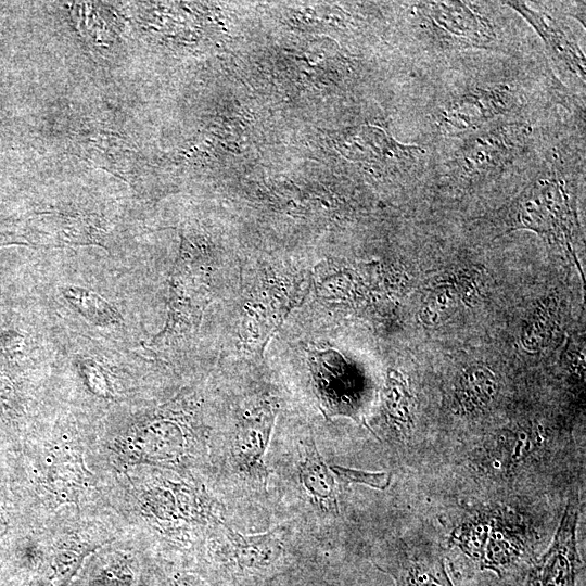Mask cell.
<instances>
[{
	"mask_svg": "<svg viewBox=\"0 0 586 586\" xmlns=\"http://www.w3.org/2000/svg\"><path fill=\"white\" fill-rule=\"evenodd\" d=\"M227 537L239 564L247 568H264L279 559L283 551L277 531L245 535L227 527Z\"/></svg>",
	"mask_w": 586,
	"mask_h": 586,
	"instance_id": "cell-10",
	"label": "cell"
},
{
	"mask_svg": "<svg viewBox=\"0 0 586 586\" xmlns=\"http://www.w3.org/2000/svg\"><path fill=\"white\" fill-rule=\"evenodd\" d=\"M84 559V552L64 550L58 553L51 562L47 576L48 586H65L74 576Z\"/></svg>",
	"mask_w": 586,
	"mask_h": 586,
	"instance_id": "cell-16",
	"label": "cell"
},
{
	"mask_svg": "<svg viewBox=\"0 0 586 586\" xmlns=\"http://www.w3.org/2000/svg\"><path fill=\"white\" fill-rule=\"evenodd\" d=\"M81 374L86 379L89 387L98 395L107 396L109 387L101 369L94 364H82Z\"/></svg>",
	"mask_w": 586,
	"mask_h": 586,
	"instance_id": "cell-18",
	"label": "cell"
},
{
	"mask_svg": "<svg viewBox=\"0 0 586 586\" xmlns=\"http://www.w3.org/2000/svg\"><path fill=\"white\" fill-rule=\"evenodd\" d=\"M431 34L458 47L485 48L496 39L491 22L461 1H426L416 7Z\"/></svg>",
	"mask_w": 586,
	"mask_h": 586,
	"instance_id": "cell-3",
	"label": "cell"
},
{
	"mask_svg": "<svg viewBox=\"0 0 586 586\" xmlns=\"http://www.w3.org/2000/svg\"><path fill=\"white\" fill-rule=\"evenodd\" d=\"M528 125L508 123L471 135L450 162V173L463 181H474L508 165L527 143Z\"/></svg>",
	"mask_w": 586,
	"mask_h": 586,
	"instance_id": "cell-1",
	"label": "cell"
},
{
	"mask_svg": "<svg viewBox=\"0 0 586 586\" xmlns=\"http://www.w3.org/2000/svg\"><path fill=\"white\" fill-rule=\"evenodd\" d=\"M329 468L333 475L345 485L359 483L375 489L384 491L390 486L392 480V473L384 471H364L345 468L339 464H331Z\"/></svg>",
	"mask_w": 586,
	"mask_h": 586,
	"instance_id": "cell-15",
	"label": "cell"
},
{
	"mask_svg": "<svg viewBox=\"0 0 586 586\" xmlns=\"http://www.w3.org/2000/svg\"><path fill=\"white\" fill-rule=\"evenodd\" d=\"M505 4L515 10L536 30L557 63L585 80V55L562 22L523 1H507Z\"/></svg>",
	"mask_w": 586,
	"mask_h": 586,
	"instance_id": "cell-6",
	"label": "cell"
},
{
	"mask_svg": "<svg viewBox=\"0 0 586 586\" xmlns=\"http://www.w3.org/2000/svg\"><path fill=\"white\" fill-rule=\"evenodd\" d=\"M577 509L570 501L548 552L515 577L512 586H576L581 561L575 546Z\"/></svg>",
	"mask_w": 586,
	"mask_h": 586,
	"instance_id": "cell-4",
	"label": "cell"
},
{
	"mask_svg": "<svg viewBox=\"0 0 586 586\" xmlns=\"http://www.w3.org/2000/svg\"><path fill=\"white\" fill-rule=\"evenodd\" d=\"M385 408L390 419L404 430L412 425L411 397L403 378L390 371L385 387Z\"/></svg>",
	"mask_w": 586,
	"mask_h": 586,
	"instance_id": "cell-13",
	"label": "cell"
},
{
	"mask_svg": "<svg viewBox=\"0 0 586 586\" xmlns=\"http://www.w3.org/2000/svg\"><path fill=\"white\" fill-rule=\"evenodd\" d=\"M343 145L348 157L382 166L407 164L421 153L418 146L402 144L374 126H364L348 132Z\"/></svg>",
	"mask_w": 586,
	"mask_h": 586,
	"instance_id": "cell-8",
	"label": "cell"
},
{
	"mask_svg": "<svg viewBox=\"0 0 586 586\" xmlns=\"http://www.w3.org/2000/svg\"><path fill=\"white\" fill-rule=\"evenodd\" d=\"M300 463V481L313 500L322 509L337 513V498L334 475L321 457L313 440L303 447Z\"/></svg>",
	"mask_w": 586,
	"mask_h": 586,
	"instance_id": "cell-9",
	"label": "cell"
},
{
	"mask_svg": "<svg viewBox=\"0 0 586 586\" xmlns=\"http://www.w3.org/2000/svg\"><path fill=\"white\" fill-rule=\"evenodd\" d=\"M126 441L125 444L135 460L157 464L178 462L187 447V436L182 425L163 416L133 426Z\"/></svg>",
	"mask_w": 586,
	"mask_h": 586,
	"instance_id": "cell-5",
	"label": "cell"
},
{
	"mask_svg": "<svg viewBox=\"0 0 586 586\" xmlns=\"http://www.w3.org/2000/svg\"><path fill=\"white\" fill-rule=\"evenodd\" d=\"M497 391L494 373L482 366L467 368L459 379L458 394L467 409H475L488 404Z\"/></svg>",
	"mask_w": 586,
	"mask_h": 586,
	"instance_id": "cell-12",
	"label": "cell"
},
{
	"mask_svg": "<svg viewBox=\"0 0 586 586\" xmlns=\"http://www.w3.org/2000/svg\"><path fill=\"white\" fill-rule=\"evenodd\" d=\"M276 415V407L265 405L247 412L240 420L233 440L232 454L242 471L267 475L264 457Z\"/></svg>",
	"mask_w": 586,
	"mask_h": 586,
	"instance_id": "cell-7",
	"label": "cell"
},
{
	"mask_svg": "<svg viewBox=\"0 0 586 586\" xmlns=\"http://www.w3.org/2000/svg\"><path fill=\"white\" fill-rule=\"evenodd\" d=\"M459 296V292L451 285L436 286L422 301L420 321L430 327L441 323L456 309Z\"/></svg>",
	"mask_w": 586,
	"mask_h": 586,
	"instance_id": "cell-14",
	"label": "cell"
},
{
	"mask_svg": "<svg viewBox=\"0 0 586 586\" xmlns=\"http://www.w3.org/2000/svg\"><path fill=\"white\" fill-rule=\"evenodd\" d=\"M62 295L86 320L98 327L118 326L120 314L102 296L79 286H65Z\"/></svg>",
	"mask_w": 586,
	"mask_h": 586,
	"instance_id": "cell-11",
	"label": "cell"
},
{
	"mask_svg": "<svg viewBox=\"0 0 586 586\" xmlns=\"http://www.w3.org/2000/svg\"><path fill=\"white\" fill-rule=\"evenodd\" d=\"M133 575L127 564L114 562L103 568L94 579L95 586H131Z\"/></svg>",
	"mask_w": 586,
	"mask_h": 586,
	"instance_id": "cell-17",
	"label": "cell"
},
{
	"mask_svg": "<svg viewBox=\"0 0 586 586\" xmlns=\"http://www.w3.org/2000/svg\"><path fill=\"white\" fill-rule=\"evenodd\" d=\"M518 103L519 95L510 86L476 87L445 104L436 117V127L442 135L451 137L475 132Z\"/></svg>",
	"mask_w": 586,
	"mask_h": 586,
	"instance_id": "cell-2",
	"label": "cell"
}]
</instances>
